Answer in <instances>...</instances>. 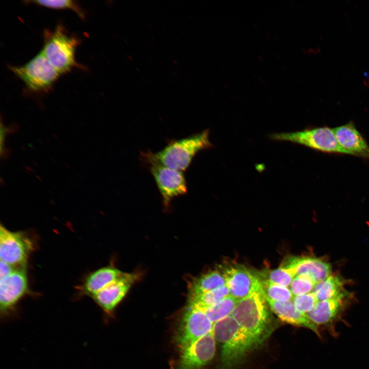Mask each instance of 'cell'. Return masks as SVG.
<instances>
[{
    "label": "cell",
    "instance_id": "3",
    "mask_svg": "<svg viewBox=\"0 0 369 369\" xmlns=\"http://www.w3.org/2000/svg\"><path fill=\"white\" fill-rule=\"evenodd\" d=\"M266 300L262 292H255L238 301L231 316L241 328L258 344L269 322Z\"/></svg>",
    "mask_w": 369,
    "mask_h": 369
},
{
    "label": "cell",
    "instance_id": "16",
    "mask_svg": "<svg viewBox=\"0 0 369 369\" xmlns=\"http://www.w3.org/2000/svg\"><path fill=\"white\" fill-rule=\"evenodd\" d=\"M347 295L348 294L344 291L334 298L318 301L315 308L307 314L308 317L318 327L319 325H332L342 312Z\"/></svg>",
    "mask_w": 369,
    "mask_h": 369
},
{
    "label": "cell",
    "instance_id": "15",
    "mask_svg": "<svg viewBox=\"0 0 369 369\" xmlns=\"http://www.w3.org/2000/svg\"><path fill=\"white\" fill-rule=\"evenodd\" d=\"M339 145L348 155L369 160V146L352 122L333 129Z\"/></svg>",
    "mask_w": 369,
    "mask_h": 369
},
{
    "label": "cell",
    "instance_id": "22",
    "mask_svg": "<svg viewBox=\"0 0 369 369\" xmlns=\"http://www.w3.org/2000/svg\"><path fill=\"white\" fill-rule=\"evenodd\" d=\"M230 295L227 285L196 296L189 297L188 302L203 310Z\"/></svg>",
    "mask_w": 369,
    "mask_h": 369
},
{
    "label": "cell",
    "instance_id": "26",
    "mask_svg": "<svg viewBox=\"0 0 369 369\" xmlns=\"http://www.w3.org/2000/svg\"><path fill=\"white\" fill-rule=\"evenodd\" d=\"M316 283L308 276H297L293 278L290 289L294 296L301 295L312 292Z\"/></svg>",
    "mask_w": 369,
    "mask_h": 369
},
{
    "label": "cell",
    "instance_id": "20",
    "mask_svg": "<svg viewBox=\"0 0 369 369\" xmlns=\"http://www.w3.org/2000/svg\"><path fill=\"white\" fill-rule=\"evenodd\" d=\"M344 282L337 276L330 275L326 279L317 283L313 292L318 301L334 298L344 290Z\"/></svg>",
    "mask_w": 369,
    "mask_h": 369
},
{
    "label": "cell",
    "instance_id": "7",
    "mask_svg": "<svg viewBox=\"0 0 369 369\" xmlns=\"http://www.w3.org/2000/svg\"><path fill=\"white\" fill-rule=\"evenodd\" d=\"M213 326L203 310L188 302L175 332V343L181 350L212 332Z\"/></svg>",
    "mask_w": 369,
    "mask_h": 369
},
{
    "label": "cell",
    "instance_id": "1",
    "mask_svg": "<svg viewBox=\"0 0 369 369\" xmlns=\"http://www.w3.org/2000/svg\"><path fill=\"white\" fill-rule=\"evenodd\" d=\"M212 333L220 344V369H234L258 345L231 316L213 324Z\"/></svg>",
    "mask_w": 369,
    "mask_h": 369
},
{
    "label": "cell",
    "instance_id": "5",
    "mask_svg": "<svg viewBox=\"0 0 369 369\" xmlns=\"http://www.w3.org/2000/svg\"><path fill=\"white\" fill-rule=\"evenodd\" d=\"M274 140L300 144L327 153L348 154L339 144L333 129L321 127L294 132L275 133L270 135Z\"/></svg>",
    "mask_w": 369,
    "mask_h": 369
},
{
    "label": "cell",
    "instance_id": "11",
    "mask_svg": "<svg viewBox=\"0 0 369 369\" xmlns=\"http://www.w3.org/2000/svg\"><path fill=\"white\" fill-rule=\"evenodd\" d=\"M216 340L212 332L180 350L171 369H200L214 357Z\"/></svg>",
    "mask_w": 369,
    "mask_h": 369
},
{
    "label": "cell",
    "instance_id": "24",
    "mask_svg": "<svg viewBox=\"0 0 369 369\" xmlns=\"http://www.w3.org/2000/svg\"><path fill=\"white\" fill-rule=\"evenodd\" d=\"M27 2L53 9L71 10L80 18L85 17L84 13L81 8L75 1L72 0H35L28 1Z\"/></svg>",
    "mask_w": 369,
    "mask_h": 369
},
{
    "label": "cell",
    "instance_id": "9",
    "mask_svg": "<svg viewBox=\"0 0 369 369\" xmlns=\"http://www.w3.org/2000/svg\"><path fill=\"white\" fill-rule=\"evenodd\" d=\"M29 293L26 267L15 268L0 279L1 317L5 320L16 314L20 300Z\"/></svg>",
    "mask_w": 369,
    "mask_h": 369
},
{
    "label": "cell",
    "instance_id": "6",
    "mask_svg": "<svg viewBox=\"0 0 369 369\" xmlns=\"http://www.w3.org/2000/svg\"><path fill=\"white\" fill-rule=\"evenodd\" d=\"M10 69L33 92L48 90L60 75L42 51L24 65L11 66Z\"/></svg>",
    "mask_w": 369,
    "mask_h": 369
},
{
    "label": "cell",
    "instance_id": "10",
    "mask_svg": "<svg viewBox=\"0 0 369 369\" xmlns=\"http://www.w3.org/2000/svg\"><path fill=\"white\" fill-rule=\"evenodd\" d=\"M34 247L32 240L27 234L10 231L1 224V261L14 268L26 267Z\"/></svg>",
    "mask_w": 369,
    "mask_h": 369
},
{
    "label": "cell",
    "instance_id": "13",
    "mask_svg": "<svg viewBox=\"0 0 369 369\" xmlns=\"http://www.w3.org/2000/svg\"><path fill=\"white\" fill-rule=\"evenodd\" d=\"M281 268L288 271L294 277L306 276L318 283L331 275L330 264L321 258L309 256H291L286 258Z\"/></svg>",
    "mask_w": 369,
    "mask_h": 369
},
{
    "label": "cell",
    "instance_id": "27",
    "mask_svg": "<svg viewBox=\"0 0 369 369\" xmlns=\"http://www.w3.org/2000/svg\"><path fill=\"white\" fill-rule=\"evenodd\" d=\"M292 301L297 310L304 314L311 312L318 302L313 292L294 296Z\"/></svg>",
    "mask_w": 369,
    "mask_h": 369
},
{
    "label": "cell",
    "instance_id": "14",
    "mask_svg": "<svg viewBox=\"0 0 369 369\" xmlns=\"http://www.w3.org/2000/svg\"><path fill=\"white\" fill-rule=\"evenodd\" d=\"M136 279L137 275L135 274L124 273L119 278L99 291L92 298L104 313L111 315Z\"/></svg>",
    "mask_w": 369,
    "mask_h": 369
},
{
    "label": "cell",
    "instance_id": "17",
    "mask_svg": "<svg viewBox=\"0 0 369 369\" xmlns=\"http://www.w3.org/2000/svg\"><path fill=\"white\" fill-rule=\"evenodd\" d=\"M124 272L111 265L90 273L78 288L81 295L92 297L99 291L119 278Z\"/></svg>",
    "mask_w": 369,
    "mask_h": 369
},
{
    "label": "cell",
    "instance_id": "12",
    "mask_svg": "<svg viewBox=\"0 0 369 369\" xmlns=\"http://www.w3.org/2000/svg\"><path fill=\"white\" fill-rule=\"evenodd\" d=\"M230 295L238 301L255 292H262L261 281L256 275L245 266L234 265L224 267L222 271Z\"/></svg>",
    "mask_w": 369,
    "mask_h": 369
},
{
    "label": "cell",
    "instance_id": "23",
    "mask_svg": "<svg viewBox=\"0 0 369 369\" xmlns=\"http://www.w3.org/2000/svg\"><path fill=\"white\" fill-rule=\"evenodd\" d=\"M262 292L266 300L277 302H286L293 300L294 295L287 287L261 280Z\"/></svg>",
    "mask_w": 369,
    "mask_h": 369
},
{
    "label": "cell",
    "instance_id": "18",
    "mask_svg": "<svg viewBox=\"0 0 369 369\" xmlns=\"http://www.w3.org/2000/svg\"><path fill=\"white\" fill-rule=\"evenodd\" d=\"M271 310L282 321L295 325L308 328L320 336L318 327L313 323L307 314L299 312L295 308L293 302H277L266 300Z\"/></svg>",
    "mask_w": 369,
    "mask_h": 369
},
{
    "label": "cell",
    "instance_id": "21",
    "mask_svg": "<svg viewBox=\"0 0 369 369\" xmlns=\"http://www.w3.org/2000/svg\"><path fill=\"white\" fill-rule=\"evenodd\" d=\"M238 300L229 295L216 303L202 310L214 324L230 316L235 308Z\"/></svg>",
    "mask_w": 369,
    "mask_h": 369
},
{
    "label": "cell",
    "instance_id": "25",
    "mask_svg": "<svg viewBox=\"0 0 369 369\" xmlns=\"http://www.w3.org/2000/svg\"><path fill=\"white\" fill-rule=\"evenodd\" d=\"M258 276L260 279L263 278L261 280H267L285 287H288L291 284L294 278L288 271L281 267L266 273H261Z\"/></svg>",
    "mask_w": 369,
    "mask_h": 369
},
{
    "label": "cell",
    "instance_id": "4",
    "mask_svg": "<svg viewBox=\"0 0 369 369\" xmlns=\"http://www.w3.org/2000/svg\"><path fill=\"white\" fill-rule=\"evenodd\" d=\"M78 42L61 25H58L53 31L46 32L41 51L60 74H65L76 65L75 53Z\"/></svg>",
    "mask_w": 369,
    "mask_h": 369
},
{
    "label": "cell",
    "instance_id": "2",
    "mask_svg": "<svg viewBox=\"0 0 369 369\" xmlns=\"http://www.w3.org/2000/svg\"><path fill=\"white\" fill-rule=\"evenodd\" d=\"M211 147L209 131L206 130L182 139L172 140L157 153H149L163 166L184 172L199 152Z\"/></svg>",
    "mask_w": 369,
    "mask_h": 369
},
{
    "label": "cell",
    "instance_id": "19",
    "mask_svg": "<svg viewBox=\"0 0 369 369\" xmlns=\"http://www.w3.org/2000/svg\"><path fill=\"white\" fill-rule=\"evenodd\" d=\"M227 285L222 273L217 270L208 272L192 281L189 297L196 296Z\"/></svg>",
    "mask_w": 369,
    "mask_h": 369
},
{
    "label": "cell",
    "instance_id": "28",
    "mask_svg": "<svg viewBox=\"0 0 369 369\" xmlns=\"http://www.w3.org/2000/svg\"><path fill=\"white\" fill-rule=\"evenodd\" d=\"M15 268L1 261L0 263V279L9 275Z\"/></svg>",
    "mask_w": 369,
    "mask_h": 369
},
{
    "label": "cell",
    "instance_id": "8",
    "mask_svg": "<svg viewBox=\"0 0 369 369\" xmlns=\"http://www.w3.org/2000/svg\"><path fill=\"white\" fill-rule=\"evenodd\" d=\"M142 156L150 165V172L165 206H168L175 197L187 193V184L183 172L163 166L154 159L149 152L143 154Z\"/></svg>",
    "mask_w": 369,
    "mask_h": 369
}]
</instances>
